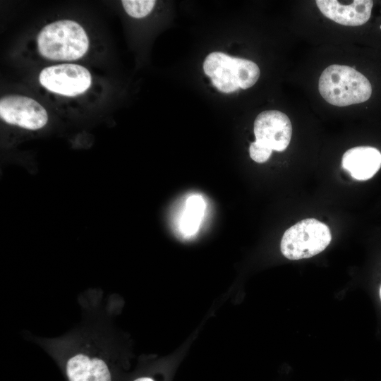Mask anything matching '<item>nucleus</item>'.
I'll return each mask as SVG.
<instances>
[{"instance_id":"obj_1","label":"nucleus","mask_w":381,"mask_h":381,"mask_svg":"<svg viewBox=\"0 0 381 381\" xmlns=\"http://www.w3.org/2000/svg\"><path fill=\"white\" fill-rule=\"evenodd\" d=\"M318 89L330 104L346 107L367 101L372 86L362 73L345 65H330L321 73Z\"/></svg>"},{"instance_id":"obj_2","label":"nucleus","mask_w":381,"mask_h":381,"mask_svg":"<svg viewBox=\"0 0 381 381\" xmlns=\"http://www.w3.org/2000/svg\"><path fill=\"white\" fill-rule=\"evenodd\" d=\"M37 47L40 54L48 59L71 61L85 54L89 40L85 30L78 23L62 20L42 29L37 36Z\"/></svg>"},{"instance_id":"obj_3","label":"nucleus","mask_w":381,"mask_h":381,"mask_svg":"<svg viewBox=\"0 0 381 381\" xmlns=\"http://www.w3.org/2000/svg\"><path fill=\"white\" fill-rule=\"evenodd\" d=\"M203 70L211 78L212 85L224 93L252 87L260 73L253 61L222 52L210 53L203 63Z\"/></svg>"},{"instance_id":"obj_4","label":"nucleus","mask_w":381,"mask_h":381,"mask_svg":"<svg viewBox=\"0 0 381 381\" xmlns=\"http://www.w3.org/2000/svg\"><path fill=\"white\" fill-rule=\"evenodd\" d=\"M331 240L330 230L325 224L308 218L286 230L281 241V252L289 260L308 258L323 251Z\"/></svg>"},{"instance_id":"obj_5","label":"nucleus","mask_w":381,"mask_h":381,"mask_svg":"<svg viewBox=\"0 0 381 381\" xmlns=\"http://www.w3.org/2000/svg\"><path fill=\"white\" fill-rule=\"evenodd\" d=\"M41 85L48 90L73 97L85 92L92 78L85 67L78 64H64L44 68L40 74Z\"/></svg>"},{"instance_id":"obj_6","label":"nucleus","mask_w":381,"mask_h":381,"mask_svg":"<svg viewBox=\"0 0 381 381\" xmlns=\"http://www.w3.org/2000/svg\"><path fill=\"white\" fill-rule=\"evenodd\" d=\"M0 116L6 123L29 130L44 127L48 115L37 101L22 95H7L0 100Z\"/></svg>"},{"instance_id":"obj_7","label":"nucleus","mask_w":381,"mask_h":381,"mask_svg":"<svg viewBox=\"0 0 381 381\" xmlns=\"http://www.w3.org/2000/svg\"><path fill=\"white\" fill-rule=\"evenodd\" d=\"M255 142L277 152H282L289 146L292 126L289 118L284 113L277 111H265L259 114L254 121Z\"/></svg>"},{"instance_id":"obj_8","label":"nucleus","mask_w":381,"mask_h":381,"mask_svg":"<svg viewBox=\"0 0 381 381\" xmlns=\"http://www.w3.org/2000/svg\"><path fill=\"white\" fill-rule=\"evenodd\" d=\"M317 6L329 19L343 25L358 26L370 18L373 6L370 0H356L342 4L334 0H317Z\"/></svg>"},{"instance_id":"obj_9","label":"nucleus","mask_w":381,"mask_h":381,"mask_svg":"<svg viewBox=\"0 0 381 381\" xmlns=\"http://www.w3.org/2000/svg\"><path fill=\"white\" fill-rule=\"evenodd\" d=\"M342 167L353 179L368 180L381 167V152L370 146L351 148L342 157Z\"/></svg>"},{"instance_id":"obj_10","label":"nucleus","mask_w":381,"mask_h":381,"mask_svg":"<svg viewBox=\"0 0 381 381\" xmlns=\"http://www.w3.org/2000/svg\"><path fill=\"white\" fill-rule=\"evenodd\" d=\"M66 373L70 381H111L109 370L102 360L83 354L68 360Z\"/></svg>"},{"instance_id":"obj_11","label":"nucleus","mask_w":381,"mask_h":381,"mask_svg":"<svg viewBox=\"0 0 381 381\" xmlns=\"http://www.w3.org/2000/svg\"><path fill=\"white\" fill-rule=\"evenodd\" d=\"M205 209V203L201 195H193L188 198L180 221V229L185 236H192L198 231Z\"/></svg>"},{"instance_id":"obj_12","label":"nucleus","mask_w":381,"mask_h":381,"mask_svg":"<svg viewBox=\"0 0 381 381\" xmlns=\"http://www.w3.org/2000/svg\"><path fill=\"white\" fill-rule=\"evenodd\" d=\"M121 3L126 12L130 16L140 18L152 11L156 1L154 0H123Z\"/></svg>"},{"instance_id":"obj_13","label":"nucleus","mask_w":381,"mask_h":381,"mask_svg":"<svg viewBox=\"0 0 381 381\" xmlns=\"http://www.w3.org/2000/svg\"><path fill=\"white\" fill-rule=\"evenodd\" d=\"M272 150L257 142L252 143L250 145L249 152L253 160L258 163L266 162L270 157Z\"/></svg>"},{"instance_id":"obj_14","label":"nucleus","mask_w":381,"mask_h":381,"mask_svg":"<svg viewBox=\"0 0 381 381\" xmlns=\"http://www.w3.org/2000/svg\"><path fill=\"white\" fill-rule=\"evenodd\" d=\"M134 381H154V380L150 377H140V378L136 379Z\"/></svg>"},{"instance_id":"obj_15","label":"nucleus","mask_w":381,"mask_h":381,"mask_svg":"<svg viewBox=\"0 0 381 381\" xmlns=\"http://www.w3.org/2000/svg\"><path fill=\"white\" fill-rule=\"evenodd\" d=\"M380 299H381V287H380Z\"/></svg>"}]
</instances>
